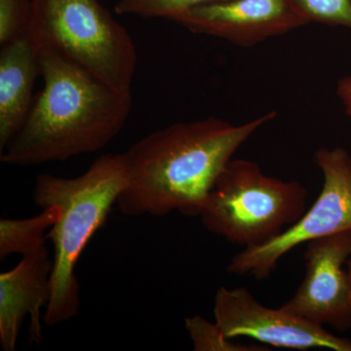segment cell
<instances>
[{
    "label": "cell",
    "mask_w": 351,
    "mask_h": 351,
    "mask_svg": "<svg viewBox=\"0 0 351 351\" xmlns=\"http://www.w3.org/2000/svg\"><path fill=\"white\" fill-rule=\"evenodd\" d=\"M274 110L240 125L207 117L149 134L125 152L128 182L117 199L126 216L199 217L208 195L233 154Z\"/></svg>",
    "instance_id": "cell-1"
},
{
    "label": "cell",
    "mask_w": 351,
    "mask_h": 351,
    "mask_svg": "<svg viewBox=\"0 0 351 351\" xmlns=\"http://www.w3.org/2000/svg\"><path fill=\"white\" fill-rule=\"evenodd\" d=\"M43 90L24 125L0 154L18 167L66 161L104 149L125 125L131 92H122L64 59L38 49Z\"/></svg>",
    "instance_id": "cell-2"
},
{
    "label": "cell",
    "mask_w": 351,
    "mask_h": 351,
    "mask_svg": "<svg viewBox=\"0 0 351 351\" xmlns=\"http://www.w3.org/2000/svg\"><path fill=\"white\" fill-rule=\"evenodd\" d=\"M128 182L125 152L104 154L78 177L38 175L32 199L41 209L56 206L60 217L49 232L54 246L50 298L43 313L46 326L54 327L80 313V289L75 269L95 232L105 223Z\"/></svg>",
    "instance_id": "cell-3"
},
{
    "label": "cell",
    "mask_w": 351,
    "mask_h": 351,
    "mask_svg": "<svg viewBox=\"0 0 351 351\" xmlns=\"http://www.w3.org/2000/svg\"><path fill=\"white\" fill-rule=\"evenodd\" d=\"M27 36L122 92H131L137 48L100 0H32Z\"/></svg>",
    "instance_id": "cell-4"
},
{
    "label": "cell",
    "mask_w": 351,
    "mask_h": 351,
    "mask_svg": "<svg viewBox=\"0 0 351 351\" xmlns=\"http://www.w3.org/2000/svg\"><path fill=\"white\" fill-rule=\"evenodd\" d=\"M301 182L265 175L246 159L226 164L199 215L208 232L244 248L276 239L297 223L306 209Z\"/></svg>",
    "instance_id": "cell-5"
},
{
    "label": "cell",
    "mask_w": 351,
    "mask_h": 351,
    "mask_svg": "<svg viewBox=\"0 0 351 351\" xmlns=\"http://www.w3.org/2000/svg\"><path fill=\"white\" fill-rule=\"evenodd\" d=\"M314 161L323 174L319 196L301 219L267 243L245 248L232 258L230 274L270 276L277 263L302 243L351 230V156L346 149H317Z\"/></svg>",
    "instance_id": "cell-6"
},
{
    "label": "cell",
    "mask_w": 351,
    "mask_h": 351,
    "mask_svg": "<svg viewBox=\"0 0 351 351\" xmlns=\"http://www.w3.org/2000/svg\"><path fill=\"white\" fill-rule=\"evenodd\" d=\"M215 322L230 339L247 337L289 350L328 348L351 351V341L330 334L321 325L298 317L282 307L261 304L246 288L219 287L215 297Z\"/></svg>",
    "instance_id": "cell-7"
},
{
    "label": "cell",
    "mask_w": 351,
    "mask_h": 351,
    "mask_svg": "<svg viewBox=\"0 0 351 351\" xmlns=\"http://www.w3.org/2000/svg\"><path fill=\"white\" fill-rule=\"evenodd\" d=\"M306 277L282 308L339 332L351 328L350 286L346 263L351 257V230L307 242Z\"/></svg>",
    "instance_id": "cell-8"
},
{
    "label": "cell",
    "mask_w": 351,
    "mask_h": 351,
    "mask_svg": "<svg viewBox=\"0 0 351 351\" xmlns=\"http://www.w3.org/2000/svg\"><path fill=\"white\" fill-rule=\"evenodd\" d=\"M174 22L195 34L243 47L307 25L288 0H223L195 7Z\"/></svg>",
    "instance_id": "cell-9"
},
{
    "label": "cell",
    "mask_w": 351,
    "mask_h": 351,
    "mask_svg": "<svg viewBox=\"0 0 351 351\" xmlns=\"http://www.w3.org/2000/svg\"><path fill=\"white\" fill-rule=\"evenodd\" d=\"M53 260L47 247L22 257L15 267L0 274V346L14 351L25 316H29V343L43 341L41 308L50 298Z\"/></svg>",
    "instance_id": "cell-10"
},
{
    "label": "cell",
    "mask_w": 351,
    "mask_h": 351,
    "mask_svg": "<svg viewBox=\"0 0 351 351\" xmlns=\"http://www.w3.org/2000/svg\"><path fill=\"white\" fill-rule=\"evenodd\" d=\"M40 76L38 51L27 34L0 50V154L24 125Z\"/></svg>",
    "instance_id": "cell-11"
},
{
    "label": "cell",
    "mask_w": 351,
    "mask_h": 351,
    "mask_svg": "<svg viewBox=\"0 0 351 351\" xmlns=\"http://www.w3.org/2000/svg\"><path fill=\"white\" fill-rule=\"evenodd\" d=\"M60 217L56 206L44 208L38 216L0 221V258L13 254L29 255L46 247L47 232Z\"/></svg>",
    "instance_id": "cell-12"
},
{
    "label": "cell",
    "mask_w": 351,
    "mask_h": 351,
    "mask_svg": "<svg viewBox=\"0 0 351 351\" xmlns=\"http://www.w3.org/2000/svg\"><path fill=\"white\" fill-rule=\"evenodd\" d=\"M223 0H119L114 7L119 15H133L144 19L175 21L182 14L195 8Z\"/></svg>",
    "instance_id": "cell-13"
},
{
    "label": "cell",
    "mask_w": 351,
    "mask_h": 351,
    "mask_svg": "<svg viewBox=\"0 0 351 351\" xmlns=\"http://www.w3.org/2000/svg\"><path fill=\"white\" fill-rule=\"evenodd\" d=\"M186 329L195 351H265V346L233 343L225 336L216 322L212 323L199 315L186 319Z\"/></svg>",
    "instance_id": "cell-14"
},
{
    "label": "cell",
    "mask_w": 351,
    "mask_h": 351,
    "mask_svg": "<svg viewBox=\"0 0 351 351\" xmlns=\"http://www.w3.org/2000/svg\"><path fill=\"white\" fill-rule=\"evenodd\" d=\"M295 13L308 23L351 29V0H288Z\"/></svg>",
    "instance_id": "cell-15"
},
{
    "label": "cell",
    "mask_w": 351,
    "mask_h": 351,
    "mask_svg": "<svg viewBox=\"0 0 351 351\" xmlns=\"http://www.w3.org/2000/svg\"><path fill=\"white\" fill-rule=\"evenodd\" d=\"M32 0H0V46L27 34Z\"/></svg>",
    "instance_id": "cell-16"
},
{
    "label": "cell",
    "mask_w": 351,
    "mask_h": 351,
    "mask_svg": "<svg viewBox=\"0 0 351 351\" xmlns=\"http://www.w3.org/2000/svg\"><path fill=\"white\" fill-rule=\"evenodd\" d=\"M338 95L345 107L346 115L351 119V76L341 78L339 80Z\"/></svg>",
    "instance_id": "cell-17"
},
{
    "label": "cell",
    "mask_w": 351,
    "mask_h": 351,
    "mask_svg": "<svg viewBox=\"0 0 351 351\" xmlns=\"http://www.w3.org/2000/svg\"><path fill=\"white\" fill-rule=\"evenodd\" d=\"M346 271H348V279H350V309H351V257L346 263Z\"/></svg>",
    "instance_id": "cell-18"
}]
</instances>
